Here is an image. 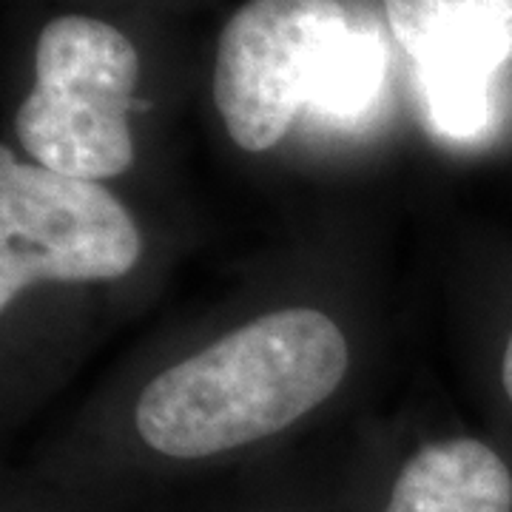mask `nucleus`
I'll return each instance as SVG.
<instances>
[{
    "instance_id": "obj_1",
    "label": "nucleus",
    "mask_w": 512,
    "mask_h": 512,
    "mask_svg": "<svg viewBox=\"0 0 512 512\" xmlns=\"http://www.w3.org/2000/svg\"><path fill=\"white\" fill-rule=\"evenodd\" d=\"M348 367V339L328 313L282 308L157 373L134 424L160 456H220L308 416L345 382Z\"/></svg>"
},
{
    "instance_id": "obj_2",
    "label": "nucleus",
    "mask_w": 512,
    "mask_h": 512,
    "mask_svg": "<svg viewBox=\"0 0 512 512\" xmlns=\"http://www.w3.org/2000/svg\"><path fill=\"white\" fill-rule=\"evenodd\" d=\"M140 80L134 43L111 23L63 15L43 26L35 86L15 117L18 140L43 168L103 183L134 163L128 126Z\"/></svg>"
},
{
    "instance_id": "obj_3",
    "label": "nucleus",
    "mask_w": 512,
    "mask_h": 512,
    "mask_svg": "<svg viewBox=\"0 0 512 512\" xmlns=\"http://www.w3.org/2000/svg\"><path fill=\"white\" fill-rule=\"evenodd\" d=\"M143 237L103 183L20 163L0 151V308L37 282H114L134 271Z\"/></svg>"
},
{
    "instance_id": "obj_4",
    "label": "nucleus",
    "mask_w": 512,
    "mask_h": 512,
    "mask_svg": "<svg viewBox=\"0 0 512 512\" xmlns=\"http://www.w3.org/2000/svg\"><path fill=\"white\" fill-rule=\"evenodd\" d=\"M350 26L339 0H248L225 23L214 60V103L242 151L274 148L308 111Z\"/></svg>"
},
{
    "instance_id": "obj_5",
    "label": "nucleus",
    "mask_w": 512,
    "mask_h": 512,
    "mask_svg": "<svg viewBox=\"0 0 512 512\" xmlns=\"http://www.w3.org/2000/svg\"><path fill=\"white\" fill-rule=\"evenodd\" d=\"M416 66L495 74L512 60V0H384Z\"/></svg>"
},
{
    "instance_id": "obj_6",
    "label": "nucleus",
    "mask_w": 512,
    "mask_h": 512,
    "mask_svg": "<svg viewBox=\"0 0 512 512\" xmlns=\"http://www.w3.org/2000/svg\"><path fill=\"white\" fill-rule=\"evenodd\" d=\"M384 512H512V476L478 439L424 444L393 481Z\"/></svg>"
},
{
    "instance_id": "obj_7",
    "label": "nucleus",
    "mask_w": 512,
    "mask_h": 512,
    "mask_svg": "<svg viewBox=\"0 0 512 512\" xmlns=\"http://www.w3.org/2000/svg\"><path fill=\"white\" fill-rule=\"evenodd\" d=\"M387 52L382 37L367 26H350L348 37L325 66L311 97L313 117L328 123H356L373 109L384 80Z\"/></svg>"
},
{
    "instance_id": "obj_8",
    "label": "nucleus",
    "mask_w": 512,
    "mask_h": 512,
    "mask_svg": "<svg viewBox=\"0 0 512 512\" xmlns=\"http://www.w3.org/2000/svg\"><path fill=\"white\" fill-rule=\"evenodd\" d=\"M427 123L447 140H476L493 117L490 74L447 66H416Z\"/></svg>"
},
{
    "instance_id": "obj_9",
    "label": "nucleus",
    "mask_w": 512,
    "mask_h": 512,
    "mask_svg": "<svg viewBox=\"0 0 512 512\" xmlns=\"http://www.w3.org/2000/svg\"><path fill=\"white\" fill-rule=\"evenodd\" d=\"M501 379H504V390H507V396H510V402H512V336H510V345H507V350H504Z\"/></svg>"
}]
</instances>
